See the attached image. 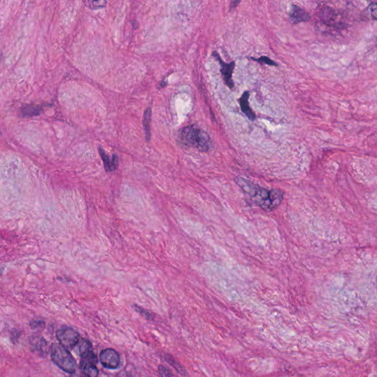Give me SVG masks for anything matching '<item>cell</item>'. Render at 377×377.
Listing matches in <instances>:
<instances>
[{
    "instance_id": "8992f818",
    "label": "cell",
    "mask_w": 377,
    "mask_h": 377,
    "mask_svg": "<svg viewBox=\"0 0 377 377\" xmlns=\"http://www.w3.org/2000/svg\"><path fill=\"white\" fill-rule=\"evenodd\" d=\"M213 56L217 59V61L219 62L220 65L221 75H222L225 85L228 88L232 90L234 87L232 75L234 68H235V62H231V63H225V62L222 60L220 56H219V54L217 52H213Z\"/></svg>"
},
{
    "instance_id": "6da1fadb",
    "label": "cell",
    "mask_w": 377,
    "mask_h": 377,
    "mask_svg": "<svg viewBox=\"0 0 377 377\" xmlns=\"http://www.w3.org/2000/svg\"><path fill=\"white\" fill-rule=\"evenodd\" d=\"M235 182L245 193L253 199L255 204L265 212L275 210L283 202V191L280 188L269 190L262 188L243 177L236 178Z\"/></svg>"
},
{
    "instance_id": "5bb4252c",
    "label": "cell",
    "mask_w": 377,
    "mask_h": 377,
    "mask_svg": "<svg viewBox=\"0 0 377 377\" xmlns=\"http://www.w3.org/2000/svg\"><path fill=\"white\" fill-rule=\"evenodd\" d=\"M251 60L258 62V63H265V64L269 65V66H278V64L274 61L271 60L270 58L267 57V56H262V57L259 58V59L251 58Z\"/></svg>"
},
{
    "instance_id": "3957f363",
    "label": "cell",
    "mask_w": 377,
    "mask_h": 377,
    "mask_svg": "<svg viewBox=\"0 0 377 377\" xmlns=\"http://www.w3.org/2000/svg\"><path fill=\"white\" fill-rule=\"evenodd\" d=\"M50 351L52 360L58 367L66 373L71 375L75 373L77 369L76 361L67 348L61 344H54L52 345Z\"/></svg>"
},
{
    "instance_id": "e0dca14e",
    "label": "cell",
    "mask_w": 377,
    "mask_h": 377,
    "mask_svg": "<svg viewBox=\"0 0 377 377\" xmlns=\"http://www.w3.org/2000/svg\"><path fill=\"white\" fill-rule=\"evenodd\" d=\"M136 310H137L138 312H139L140 314H142V315L144 316V317H146V318L148 319H152L153 317L151 316V314H150L149 313H148V312L145 311V310H144L143 309L141 308V307H136Z\"/></svg>"
},
{
    "instance_id": "7a4b0ae2",
    "label": "cell",
    "mask_w": 377,
    "mask_h": 377,
    "mask_svg": "<svg viewBox=\"0 0 377 377\" xmlns=\"http://www.w3.org/2000/svg\"><path fill=\"white\" fill-rule=\"evenodd\" d=\"M180 143L187 148L201 152H208L213 147L212 139L207 133L194 126H187L179 130Z\"/></svg>"
},
{
    "instance_id": "8fae6325",
    "label": "cell",
    "mask_w": 377,
    "mask_h": 377,
    "mask_svg": "<svg viewBox=\"0 0 377 377\" xmlns=\"http://www.w3.org/2000/svg\"><path fill=\"white\" fill-rule=\"evenodd\" d=\"M41 108L39 105H26L21 110V114L23 117H31L38 116L41 114Z\"/></svg>"
},
{
    "instance_id": "9a60e30c",
    "label": "cell",
    "mask_w": 377,
    "mask_h": 377,
    "mask_svg": "<svg viewBox=\"0 0 377 377\" xmlns=\"http://www.w3.org/2000/svg\"><path fill=\"white\" fill-rule=\"evenodd\" d=\"M377 6L376 2L375 1H372V3H371L370 5H369V8H368V10H369V15H370L371 17H372V19H374V20H376L377 19Z\"/></svg>"
},
{
    "instance_id": "7c38bea8",
    "label": "cell",
    "mask_w": 377,
    "mask_h": 377,
    "mask_svg": "<svg viewBox=\"0 0 377 377\" xmlns=\"http://www.w3.org/2000/svg\"><path fill=\"white\" fill-rule=\"evenodd\" d=\"M151 108H148L144 113L143 126L147 141L151 139Z\"/></svg>"
},
{
    "instance_id": "d6986e66",
    "label": "cell",
    "mask_w": 377,
    "mask_h": 377,
    "mask_svg": "<svg viewBox=\"0 0 377 377\" xmlns=\"http://www.w3.org/2000/svg\"><path fill=\"white\" fill-rule=\"evenodd\" d=\"M241 1L242 0H231L229 5L230 10L231 11V10H234L239 5Z\"/></svg>"
},
{
    "instance_id": "52a82bcc",
    "label": "cell",
    "mask_w": 377,
    "mask_h": 377,
    "mask_svg": "<svg viewBox=\"0 0 377 377\" xmlns=\"http://www.w3.org/2000/svg\"><path fill=\"white\" fill-rule=\"evenodd\" d=\"M101 364L107 369H117L120 365V354L112 348H106L99 355Z\"/></svg>"
},
{
    "instance_id": "2e32d148",
    "label": "cell",
    "mask_w": 377,
    "mask_h": 377,
    "mask_svg": "<svg viewBox=\"0 0 377 377\" xmlns=\"http://www.w3.org/2000/svg\"><path fill=\"white\" fill-rule=\"evenodd\" d=\"M158 372L160 375L162 377H172L173 376L170 370L167 367L164 366H160L158 368Z\"/></svg>"
},
{
    "instance_id": "5b68a950",
    "label": "cell",
    "mask_w": 377,
    "mask_h": 377,
    "mask_svg": "<svg viewBox=\"0 0 377 377\" xmlns=\"http://www.w3.org/2000/svg\"><path fill=\"white\" fill-rule=\"evenodd\" d=\"M81 357L80 368L82 371V373L87 377H97L99 375V371L96 368L97 357L93 352V350L83 353L81 354Z\"/></svg>"
},
{
    "instance_id": "9c48e42d",
    "label": "cell",
    "mask_w": 377,
    "mask_h": 377,
    "mask_svg": "<svg viewBox=\"0 0 377 377\" xmlns=\"http://www.w3.org/2000/svg\"><path fill=\"white\" fill-rule=\"evenodd\" d=\"M99 154L103 161L105 171L113 172L117 170L119 165V159L117 155L109 157L101 148H99Z\"/></svg>"
},
{
    "instance_id": "277c9868",
    "label": "cell",
    "mask_w": 377,
    "mask_h": 377,
    "mask_svg": "<svg viewBox=\"0 0 377 377\" xmlns=\"http://www.w3.org/2000/svg\"><path fill=\"white\" fill-rule=\"evenodd\" d=\"M56 338L61 345L68 350L73 349L81 340L79 334L70 327H63L58 330Z\"/></svg>"
},
{
    "instance_id": "4fadbf2b",
    "label": "cell",
    "mask_w": 377,
    "mask_h": 377,
    "mask_svg": "<svg viewBox=\"0 0 377 377\" xmlns=\"http://www.w3.org/2000/svg\"><path fill=\"white\" fill-rule=\"evenodd\" d=\"M89 6L92 10H99L106 5V0H87Z\"/></svg>"
},
{
    "instance_id": "30bf717a",
    "label": "cell",
    "mask_w": 377,
    "mask_h": 377,
    "mask_svg": "<svg viewBox=\"0 0 377 377\" xmlns=\"http://www.w3.org/2000/svg\"><path fill=\"white\" fill-rule=\"evenodd\" d=\"M249 96H250V93L249 91L245 92L239 99V102H240V108L243 114L251 121H254L256 119V116L251 108L250 104H249Z\"/></svg>"
},
{
    "instance_id": "ac0fdd59",
    "label": "cell",
    "mask_w": 377,
    "mask_h": 377,
    "mask_svg": "<svg viewBox=\"0 0 377 377\" xmlns=\"http://www.w3.org/2000/svg\"><path fill=\"white\" fill-rule=\"evenodd\" d=\"M31 326L32 329H36L38 328L41 329V326H44V323L41 321H38V320H34V321L31 322Z\"/></svg>"
},
{
    "instance_id": "ba28073f",
    "label": "cell",
    "mask_w": 377,
    "mask_h": 377,
    "mask_svg": "<svg viewBox=\"0 0 377 377\" xmlns=\"http://www.w3.org/2000/svg\"><path fill=\"white\" fill-rule=\"evenodd\" d=\"M311 19V16L308 12L300 7L296 4H292L289 12V20L292 24H298L301 22H308Z\"/></svg>"
}]
</instances>
